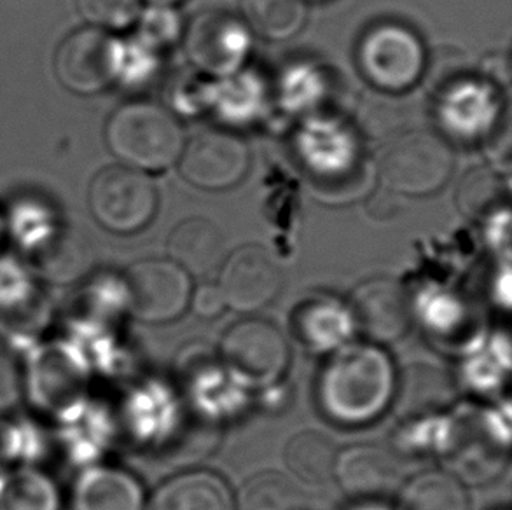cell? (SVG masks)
<instances>
[{
	"instance_id": "e0dca14e",
	"label": "cell",
	"mask_w": 512,
	"mask_h": 510,
	"mask_svg": "<svg viewBox=\"0 0 512 510\" xmlns=\"http://www.w3.org/2000/svg\"><path fill=\"white\" fill-rule=\"evenodd\" d=\"M74 510H144V491L125 470L97 467L84 472L74 488Z\"/></svg>"
},
{
	"instance_id": "2e32d148",
	"label": "cell",
	"mask_w": 512,
	"mask_h": 510,
	"mask_svg": "<svg viewBox=\"0 0 512 510\" xmlns=\"http://www.w3.org/2000/svg\"><path fill=\"white\" fill-rule=\"evenodd\" d=\"M168 254L187 275H210L224 261V236L208 219H186L168 238Z\"/></svg>"
},
{
	"instance_id": "6da1fadb",
	"label": "cell",
	"mask_w": 512,
	"mask_h": 510,
	"mask_svg": "<svg viewBox=\"0 0 512 510\" xmlns=\"http://www.w3.org/2000/svg\"><path fill=\"white\" fill-rule=\"evenodd\" d=\"M317 392L327 418L364 425L380 418L395 399L394 362L378 346H341L322 369Z\"/></svg>"
},
{
	"instance_id": "9a60e30c",
	"label": "cell",
	"mask_w": 512,
	"mask_h": 510,
	"mask_svg": "<svg viewBox=\"0 0 512 510\" xmlns=\"http://www.w3.org/2000/svg\"><path fill=\"white\" fill-rule=\"evenodd\" d=\"M294 327L298 338L313 352H336L348 345L352 339L355 324L346 304L334 297H315L308 303H301Z\"/></svg>"
},
{
	"instance_id": "d4e9b609",
	"label": "cell",
	"mask_w": 512,
	"mask_h": 510,
	"mask_svg": "<svg viewBox=\"0 0 512 510\" xmlns=\"http://www.w3.org/2000/svg\"><path fill=\"white\" fill-rule=\"evenodd\" d=\"M422 320L427 329L437 334H448L455 325L464 322L465 306L457 303L448 296L427 297V303L422 304Z\"/></svg>"
},
{
	"instance_id": "ac0fdd59",
	"label": "cell",
	"mask_w": 512,
	"mask_h": 510,
	"mask_svg": "<svg viewBox=\"0 0 512 510\" xmlns=\"http://www.w3.org/2000/svg\"><path fill=\"white\" fill-rule=\"evenodd\" d=\"M397 510H469V497L451 472L427 470L402 486Z\"/></svg>"
},
{
	"instance_id": "7c38bea8",
	"label": "cell",
	"mask_w": 512,
	"mask_h": 510,
	"mask_svg": "<svg viewBox=\"0 0 512 510\" xmlns=\"http://www.w3.org/2000/svg\"><path fill=\"white\" fill-rule=\"evenodd\" d=\"M346 306L352 313L355 329L380 345L401 339L413 322L408 292L390 278L360 283Z\"/></svg>"
},
{
	"instance_id": "4316f807",
	"label": "cell",
	"mask_w": 512,
	"mask_h": 510,
	"mask_svg": "<svg viewBox=\"0 0 512 510\" xmlns=\"http://www.w3.org/2000/svg\"><path fill=\"white\" fill-rule=\"evenodd\" d=\"M21 393L18 369L4 353H0V411L13 407Z\"/></svg>"
},
{
	"instance_id": "f546056e",
	"label": "cell",
	"mask_w": 512,
	"mask_h": 510,
	"mask_svg": "<svg viewBox=\"0 0 512 510\" xmlns=\"http://www.w3.org/2000/svg\"><path fill=\"white\" fill-rule=\"evenodd\" d=\"M0 236H2V221H0Z\"/></svg>"
},
{
	"instance_id": "9c48e42d",
	"label": "cell",
	"mask_w": 512,
	"mask_h": 510,
	"mask_svg": "<svg viewBox=\"0 0 512 510\" xmlns=\"http://www.w3.org/2000/svg\"><path fill=\"white\" fill-rule=\"evenodd\" d=\"M184 46L194 67L210 76H231L247 60L249 32L233 14L203 11L189 21Z\"/></svg>"
},
{
	"instance_id": "5b68a950",
	"label": "cell",
	"mask_w": 512,
	"mask_h": 510,
	"mask_svg": "<svg viewBox=\"0 0 512 510\" xmlns=\"http://www.w3.org/2000/svg\"><path fill=\"white\" fill-rule=\"evenodd\" d=\"M91 214L100 226L116 235H132L146 228L158 210L153 180L132 166H109L90 186Z\"/></svg>"
},
{
	"instance_id": "484cf974",
	"label": "cell",
	"mask_w": 512,
	"mask_h": 510,
	"mask_svg": "<svg viewBox=\"0 0 512 510\" xmlns=\"http://www.w3.org/2000/svg\"><path fill=\"white\" fill-rule=\"evenodd\" d=\"M189 304L193 308L194 315L201 318H215L226 310V301L221 289L214 283H205L191 292Z\"/></svg>"
},
{
	"instance_id": "7402d4cb",
	"label": "cell",
	"mask_w": 512,
	"mask_h": 510,
	"mask_svg": "<svg viewBox=\"0 0 512 510\" xmlns=\"http://www.w3.org/2000/svg\"><path fill=\"white\" fill-rule=\"evenodd\" d=\"M301 495L294 484L277 472H263L243 486L240 510H299Z\"/></svg>"
},
{
	"instance_id": "8992f818",
	"label": "cell",
	"mask_w": 512,
	"mask_h": 510,
	"mask_svg": "<svg viewBox=\"0 0 512 510\" xmlns=\"http://www.w3.org/2000/svg\"><path fill=\"white\" fill-rule=\"evenodd\" d=\"M359 65L371 83L401 93L413 86L425 70V48L420 37L399 23L371 28L359 46Z\"/></svg>"
},
{
	"instance_id": "8fae6325",
	"label": "cell",
	"mask_w": 512,
	"mask_h": 510,
	"mask_svg": "<svg viewBox=\"0 0 512 510\" xmlns=\"http://www.w3.org/2000/svg\"><path fill=\"white\" fill-rule=\"evenodd\" d=\"M217 287L226 306L238 313H254L278 296L282 271L268 250L245 245L222 261Z\"/></svg>"
},
{
	"instance_id": "52a82bcc",
	"label": "cell",
	"mask_w": 512,
	"mask_h": 510,
	"mask_svg": "<svg viewBox=\"0 0 512 510\" xmlns=\"http://www.w3.org/2000/svg\"><path fill=\"white\" fill-rule=\"evenodd\" d=\"M126 304L135 317L161 324L179 318L191 299V275L170 259L135 262L123 276Z\"/></svg>"
},
{
	"instance_id": "30bf717a",
	"label": "cell",
	"mask_w": 512,
	"mask_h": 510,
	"mask_svg": "<svg viewBox=\"0 0 512 510\" xmlns=\"http://www.w3.org/2000/svg\"><path fill=\"white\" fill-rule=\"evenodd\" d=\"M179 163L180 172L193 186L222 191L247 175L250 152L242 138L229 131L205 130L184 145Z\"/></svg>"
},
{
	"instance_id": "3957f363",
	"label": "cell",
	"mask_w": 512,
	"mask_h": 510,
	"mask_svg": "<svg viewBox=\"0 0 512 510\" xmlns=\"http://www.w3.org/2000/svg\"><path fill=\"white\" fill-rule=\"evenodd\" d=\"M291 350L277 325L247 318L231 325L221 341L222 369L242 388H268L284 376Z\"/></svg>"
},
{
	"instance_id": "5bb4252c",
	"label": "cell",
	"mask_w": 512,
	"mask_h": 510,
	"mask_svg": "<svg viewBox=\"0 0 512 510\" xmlns=\"http://www.w3.org/2000/svg\"><path fill=\"white\" fill-rule=\"evenodd\" d=\"M144 510H235V500L224 479L196 470L161 484Z\"/></svg>"
},
{
	"instance_id": "f1b7e54d",
	"label": "cell",
	"mask_w": 512,
	"mask_h": 510,
	"mask_svg": "<svg viewBox=\"0 0 512 510\" xmlns=\"http://www.w3.org/2000/svg\"><path fill=\"white\" fill-rule=\"evenodd\" d=\"M156 6H172V4H179L182 0H151Z\"/></svg>"
},
{
	"instance_id": "ffe728a7",
	"label": "cell",
	"mask_w": 512,
	"mask_h": 510,
	"mask_svg": "<svg viewBox=\"0 0 512 510\" xmlns=\"http://www.w3.org/2000/svg\"><path fill=\"white\" fill-rule=\"evenodd\" d=\"M240 6L249 27L270 41L291 39L305 25V0H240Z\"/></svg>"
},
{
	"instance_id": "83f0119b",
	"label": "cell",
	"mask_w": 512,
	"mask_h": 510,
	"mask_svg": "<svg viewBox=\"0 0 512 510\" xmlns=\"http://www.w3.org/2000/svg\"><path fill=\"white\" fill-rule=\"evenodd\" d=\"M353 510H390V509H385V507H383V505L366 504V505H360V507H355V509H353Z\"/></svg>"
},
{
	"instance_id": "cb8c5ba5",
	"label": "cell",
	"mask_w": 512,
	"mask_h": 510,
	"mask_svg": "<svg viewBox=\"0 0 512 510\" xmlns=\"http://www.w3.org/2000/svg\"><path fill=\"white\" fill-rule=\"evenodd\" d=\"M76 4L93 27L125 28L139 16V0H76Z\"/></svg>"
},
{
	"instance_id": "4fadbf2b",
	"label": "cell",
	"mask_w": 512,
	"mask_h": 510,
	"mask_svg": "<svg viewBox=\"0 0 512 510\" xmlns=\"http://www.w3.org/2000/svg\"><path fill=\"white\" fill-rule=\"evenodd\" d=\"M334 477L346 495L359 500L388 497L401 486V467L387 449L359 444L338 453Z\"/></svg>"
},
{
	"instance_id": "ba28073f",
	"label": "cell",
	"mask_w": 512,
	"mask_h": 510,
	"mask_svg": "<svg viewBox=\"0 0 512 510\" xmlns=\"http://www.w3.org/2000/svg\"><path fill=\"white\" fill-rule=\"evenodd\" d=\"M121 53L123 46L102 28H81L56 49V77L72 93L93 95L118 79Z\"/></svg>"
},
{
	"instance_id": "277c9868",
	"label": "cell",
	"mask_w": 512,
	"mask_h": 510,
	"mask_svg": "<svg viewBox=\"0 0 512 510\" xmlns=\"http://www.w3.org/2000/svg\"><path fill=\"white\" fill-rule=\"evenodd\" d=\"M455 165L450 144L436 133L415 130L395 138L380 161L383 182L390 191L427 196L446 186Z\"/></svg>"
},
{
	"instance_id": "7a4b0ae2",
	"label": "cell",
	"mask_w": 512,
	"mask_h": 510,
	"mask_svg": "<svg viewBox=\"0 0 512 510\" xmlns=\"http://www.w3.org/2000/svg\"><path fill=\"white\" fill-rule=\"evenodd\" d=\"M105 140L126 166L161 172L179 161L186 137L177 118L165 107L137 100L121 105L105 126Z\"/></svg>"
},
{
	"instance_id": "44dd1931",
	"label": "cell",
	"mask_w": 512,
	"mask_h": 510,
	"mask_svg": "<svg viewBox=\"0 0 512 510\" xmlns=\"http://www.w3.org/2000/svg\"><path fill=\"white\" fill-rule=\"evenodd\" d=\"M55 484L35 470H20L7 477L0 490V510H58Z\"/></svg>"
},
{
	"instance_id": "603a6c76",
	"label": "cell",
	"mask_w": 512,
	"mask_h": 510,
	"mask_svg": "<svg viewBox=\"0 0 512 510\" xmlns=\"http://www.w3.org/2000/svg\"><path fill=\"white\" fill-rule=\"evenodd\" d=\"M457 205L467 217H483L497 207L500 179L490 168H476L467 173L457 191Z\"/></svg>"
},
{
	"instance_id": "d6986e66",
	"label": "cell",
	"mask_w": 512,
	"mask_h": 510,
	"mask_svg": "<svg viewBox=\"0 0 512 510\" xmlns=\"http://www.w3.org/2000/svg\"><path fill=\"white\" fill-rule=\"evenodd\" d=\"M338 451L333 439L319 430H303L287 442L285 463L306 483H326L334 474Z\"/></svg>"
}]
</instances>
